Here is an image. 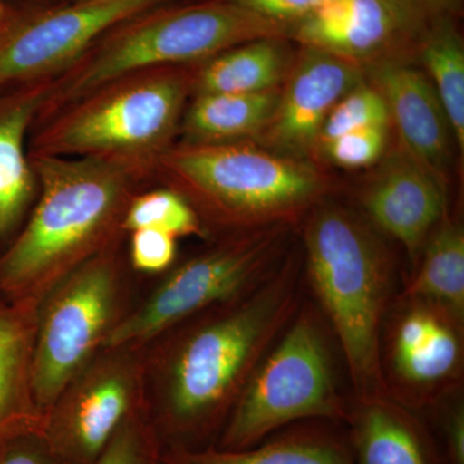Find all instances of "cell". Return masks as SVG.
<instances>
[{"instance_id":"obj_26","label":"cell","mask_w":464,"mask_h":464,"mask_svg":"<svg viewBox=\"0 0 464 464\" xmlns=\"http://www.w3.org/2000/svg\"><path fill=\"white\" fill-rule=\"evenodd\" d=\"M390 112L381 92L364 82L347 92L333 108L320 130L317 148L342 134L371 125H390Z\"/></svg>"},{"instance_id":"obj_16","label":"cell","mask_w":464,"mask_h":464,"mask_svg":"<svg viewBox=\"0 0 464 464\" xmlns=\"http://www.w3.org/2000/svg\"><path fill=\"white\" fill-rule=\"evenodd\" d=\"M343 424L353 464H447L426 424L390 396L356 399Z\"/></svg>"},{"instance_id":"obj_23","label":"cell","mask_w":464,"mask_h":464,"mask_svg":"<svg viewBox=\"0 0 464 464\" xmlns=\"http://www.w3.org/2000/svg\"><path fill=\"white\" fill-rule=\"evenodd\" d=\"M456 17H441L429 24L415 53L438 92L460 154L464 151V43Z\"/></svg>"},{"instance_id":"obj_13","label":"cell","mask_w":464,"mask_h":464,"mask_svg":"<svg viewBox=\"0 0 464 464\" xmlns=\"http://www.w3.org/2000/svg\"><path fill=\"white\" fill-rule=\"evenodd\" d=\"M391 341L393 383L402 391L398 402L408 408L430 404V393L459 381L463 365V324L440 307L404 301Z\"/></svg>"},{"instance_id":"obj_35","label":"cell","mask_w":464,"mask_h":464,"mask_svg":"<svg viewBox=\"0 0 464 464\" xmlns=\"http://www.w3.org/2000/svg\"><path fill=\"white\" fill-rule=\"evenodd\" d=\"M66 2H72V0H66Z\"/></svg>"},{"instance_id":"obj_30","label":"cell","mask_w":464,"mask_h":464,"mask_svg":"<svg viewBox=\"0 0 464 464\" xmlns=\"http://www.w3.org/2000/svg\"><path fill=\"white\" fill-rule=\"evenodd\" d=\"M130 256L134 267L145 273H160L173 264L176 237L157 228L132 231Z\"/></svg>"},{"instance_id":"obj_5","label":"cell","mask_w":464,"mask_h":464,"mask_svg":"<svg viewBox=\"0 0 464 464\" xmlns=\"http://www.w3.org/2000/svg\"><path fill=\"white\" fill-rule=\"evenodd\" d=\"M30 160L39 185L35 207L0 256V293L12 298L88 252L116 221L121 224L142 179L96 159L30 155Z\"/></svg>"},{"instance_id":"obj_28","label":"cell","mask_w":464,"mask_h":464,"mask_svg":"<svg viewBox=\"0 0 464 464\" xmlns=\"http://www.w3.org/2000/svg\"><path fill=\"white\" fill-rule=\"evenodd\" d=\"M160 453L151 430L130 417L93 464H159Z\"/></svg>"},{"instance_id":"obj_9","label":"cell","mask_w":464,"mask_h":464,"mask_svg":"<svg viewBox=\"0 0 464 464\" xmlns=\"http://www.w3.org/2000/svg\"><path fill=\"white\" fill-rule=\"evenodd\" d=\"M173 0H72L7 8L0 18V93L54 79L128 18Z\"/></svg>"},{"instance_id":"obj_14","label":"cell","mask_w":464,"mask_h":464,"mask_svg":"<svg viewBox=\"0 0 464 464\" xmlns=\"http://www.w3.org/2000/svg\"><path fill=\"white\" fill-rule=\"evenodd\" d=\"M362 207L375 227L398 240L414 262L447 217V185L401 149L368 186Z\"/></svg>"},{"instance_id":"obj_29","label":"cell","mask_w":464,"mask_h":464,"mask_svg":"<svg viewBox=\"0 0 464 464\" xmlns=\"http://www.w3.org/2000/svg\"><path fill=\"white\" fill-rule=\"evenodd\" d=\"M0 464H60L41 424L23 427L0 438Z\"/></svg>"},{"instance_id":"obj_3","label":"cell","mask_w":464,"mask_h":464,"mask_svg":"<svg viewBox=\"0 0 464 464\" xmlns=\"http://www.w3.org/2000/svg\"><path fill=\"white\" fill-rule=\"evenodd\" d=\"M308 282L338 343L356 399L390 396L381 332L392 267L387 250L350 210L317 204L304 232Z\"/></svg>"},{"instance_id":"obj_12","label":"cell","mask_w":464,"mask_h":464,"mask_svg":"<svg viewBox=\"0 0 464 464\" xmlns=\"http://www.w3.org/2000/svg\"><path fill=\"white\" fill-rule=\"evenodd\" d=\"M423 30L393 0H329L290 27L289 39L364 66L415 52Z\"/></svg>"},{"instance_id":"obj_17","label":"cell","mask_w":464,"mask_h":464,"mask_svg":"<svg viewBox=\"0 0 464 464\" xmlns=\"http://www.w3.org/2000/svg\"><path fill=\"white\" fill-rule=\"evenodd\" d=\"M53 79L0 93V243L18 230L38 195L27 136L50 96Z\"/></svg>"},{"instance_id":"obj_32","label":"cell","mask_w":464,"mask_h":464,"mask_svg":"<svg viewBox=\"0 0 464 464\" xmlns=\"http://www.w3.org/2000/svg\"><path fill=\"white\" fill-rule=\"evenodd\" d=\"M442 441L447 464H464V411L462 404L447 409L442 414Z\"/></svg>"},{"instance_id":"obj_1","label":"cell","mask_w":464,"mask_h":464,"mask_svg":"<svg viewBox=\"0 0 464 464\" xmlns=\"http://www.w3.org/2000/svg\"><path fill=\"white\" fill-rule=\"evenodd\" d=\"M299 264L280 261L262 282L183 335L151 432L160 451L215 447L266 353L301 307Z\"/></svg>"},{"instance_id":"obj_4","label":"cell","mask_w":464,"mask_h":464,"mask_svg":"<svg viewBox=\"0 0 464 464\" xmlns=\"http://www.w3.org/2000/svg\"><path fill=\"white\" fill-rule=\"evenodd\" d=\"M289 30L225 0L170 2L148 9L110 30L53 79L36 123L118 76L157 67L197 65L256 39H289Z\"/></svg>"},{"instance_id":"obj_20","label":"cell","mask_w":464,"mask_h":464,"mask_svg":"<svg viewBox=\"0 0 464 464\" xmlns=\"http://www.w3.org/2000/svg\"><path fill=\"white\" fill-rule=\"evenodd\" d=\"M289 41L284 36L256 39L197 63L192 94L279 90L295 63Z\"/></svg>"},{"instance_id":"obj_27","label":"cell","mask_w":464,"mask_h":464,"mask_svg":"<svg viewBox=\"0 0 464 464\" xmlns=\"http://www.w3.org/2000/svg\"><path fill=\"white\" fill-rule=\"evenodd\" d=\"M389 140V125H371L342 134L323 145L324 157L334 166L359 169L377 163Z\"/></svg>"},{"instance_id":"obj_2","label":"cell","mask_w":464,"mask_h":464,"mask_svg":"<svg viewBox=\"0 0 464 464\" xmlns=\"http://www.w3.org/2000/svg\"><path fill=\"white\" fill-rule=\"evenodd\" d=\"M195 66L141 70L100 85L38 121L29 155L96 159L152 176L179 132Z\"/></svg>"},{"instance_id":"obj_24","label":"cell","mask_w":464,"mask_h":464,"mask_svg":"<svg viewBox=\"0 0 464 464\" xmlns=\"http://www.w3.org/2000/svg\"><path fill=\"white\" fill-rule=\"evenodd\" d=\"M29 359V335L23 316L0 304V438L38 423L30 415L24 386Z\"/></svg>"},{"instance_id":"obj_31","label":"cell","mask_w":464,"mask_h":464,"mask_svg":"<svg viewBox=\"0 0 464 464\" xmlns=\"http://www.w3.org/2000/svg\"><path fill=\"white\" fill-rule=\"evenodd\" d=\"M257 16L289 29L313 14L329 0H225Z\"/></svg>"},{"instance_id":"obj_22","label":"cell","mask_w":464,"mask_h":464,"mask_svg":"<svg viewBox=\"0 0 464 464\" xmlns=\"http://www.w3.org/2000/svg\"><path fill=\"white\" fill-rule=\"evenodd\" d=\"M422 259L402 292V301H420L440 307L464 322V232L445 218L424 244Z\"/></svg>"},{"instance_id":"obj_19","label":"cell","mask_w":464,"mask_h":464,"mask_svg":"<svg viewBox=\"0 0 464 464\" xmlns=\"http://www.w3.org/2000/svg\"><path fill=\"white\" fill-rule=\"evenodd\" d=\"M341 424L310 420L286 427L256 447L161 451L159 464H353Z\"/></svg>"},{"instance_id":"obj_33","label":"cell","mask_w":464,"mask_h":464,"mask_svg":"<svg viewBox=\"0 0 464 464\" xmlns=\"http://www.w3.org/2000/svg\"><path fill=\"white\" fill-rule=\"evenodd\" d=\"M415 23L426 27L441 17H456L463 0H393Z\"/></svg>"},{"instance_id":"obj_10","label":"cell","mask_w":464,"mask_h":464,"mask_svg":"<svg viewBox=\"0 0 464 464\" xmlns=\"http://www.w3.org/2000/svg\"><path fill=\"white\" fill-rule=\"evenodd\" d=\"M114 295V273L108 259L79 268L45 311L32 366L30 387L38 409L53 404L99 341Z\"/></svg>"},{"instance_id":"obj_11","label":"cell","mask_w":464,"mask_h":464,"mask_svg":"<svg viewBox=\"0 0 464 464\" xmlns=\"http://www.w3.org/2000/svg\"><path fill=\"white\" fill-rule=\"evenodd\" d=\"M362 65L329 52L301 47L262 141L274 152L304 160L317 148L335 103L362 82Z\"/></svg>"},{"instance_id":"obj_15","label":"cell","mask_w":464,"mask_h":464,"mask_svg":"<svg viewBox=\"0 0 464 464\" xmlns=\"http://www.w3.org/2000/svg\"><path fill=\"white\" fill-rule=\"evenodd\" d=\"M400 56L372 63L374 87L381 92L402 149L447 185L450 163V124L435 87L422 70Z\"/></svg>"},{"instance_id":"obj_6","label":"cell","mask_w":464,"mask_h":464,"mask_svg":"<svg viewBox=\"0 0 464 464\" xmlns=\"http://www.w3.org/2000/svg\"><path fill=\"white\" fill-rule=\"evenodd\" d=\"M154 174L213 221L241 231L289 226L329 188L326 177L307 161L248 141L174 143Z\"/></svg>"},{"instance_id":"obj_8","label":"cell","mask_w":464,"mask_h":464,"mask_svg":"<svg viewBox=\"0 0 464 464\" xmlns=\"http://www.w3.org/2000/svg\"><path fill=\"white\" fill-rule=\"evenodd\" d=\"M288 226L241 231L190 259L159 286L148 304L110 333L108 346L154 337L252 289L279 264Z\"/></svg>"},{"instance_id":"obj_34","label":"cell","mask_w":464,"mask_h":464,"mask_svg":"<svg viewBox=\"0 0 464 464\" xmlns=\"http://www.w3.org/2000/svg\"><path fill=\"white\" fill-rule=\"evenodd\" d=\"M7 8H8V7H5V5H3L2 0H0V18H2V17H3V14H5V11H7Z\"/></svg>"},{"instance_id":"obj_21","label":"cell","mask_w":464,"mask_h":464,"mask_svg":"<svg viewBox=\"0 0 464 464\" xmlns=\"http://www.w3.org/2000/svg\"><path fill=\"white\" fill-rule=\"evenodd\" d=\"M279 90L261 93L194 94L183 112V143L249 141L270 123L279 103Z\"/></svg>"},{"instance_id":"obj_18","label":"cell","mask_w":464,"mask_h":464,"mask_svg":"<svg viewBox=\"0 0 464 464\" xmlns=\"http://www.w3.org/2000/svg\"><path fill=\"white\" fill-rule=\"evenodd\" d=\"M130 396L123 378H103L52 418L44 433L58 463L96 462L130 418Z\"/></svg>"},{"instance_id":"obj_25","label":"cell","mask_w":464,"mask_h":464,"mask_svg":"<svg viewBox=\"0 0 464 464\" xmlns=\"http://www.w3.org/2000/svg\"><path fill=\"white\" fill-rule=\"evenodd\" d=\"M121 226L130 231L157 228L174 237L201 234L197 210L170 188L133 197L125 209Z\"/></svg>"},{"instance_id":"obj_7","label":"cell","mask_w":464,"mask_h":464,"mask_svg":"<svg viewBox=\"0 0 464 464\" xmlns=\"http://www.w3.org/2000/svg\"><path fill=\"white\" fill-rule=\"evenodd\" d=\"M347 411L319 317L301 304L250 377L215 447L243 450L310 420L343 424Z\"/></svg>"}]
</instances>
